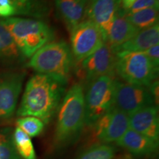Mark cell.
Wrapping results in <instances>:
<instances>
[{"instance_id":"cell-1","label":"cell","mask_w":159,"mask_h":159,"mask_svg":"<svg viewBox=\"0 0 159 159\" xmlns=\"http://www.w3.org/2000/svg\"><path fill=\"white\" fill-rule=\"evenodd\" d=\"M66 85L45 75L32 76L26 84L17 116H34L49 123L64 97Z\"/></svg>"},{"instance_id":"cell-2","label":"cell","mask_w":159,"mask_h":159,"mask_svg":"<svg viewBox=\"0 0 159 159\" xmlns=\"http://www.w3.org/2000/svg\"><path fill=\"white\" fill-rule=\"evenodd\" d=\"M84 89L75 83L66 93L57 112L54 134L56 146L63 147L78 138L85 125Z\"/></svg>"},{"instance_id":"cell-3","label":"cell","mask_w":159,"mask_h":159,"mask_svg":"<svg viewBox=\"0 0 159 159\" xmlns=\"http://www.w3.org/2000/svg\"><path fill=\"white\" fill-rule=\"evenodd\" d=\"M14 40L25 58H30L36 52L55 39V33L42 20L23 17L0 19Z\"/></svg>"},{"instance_id":"cell-4","label":"cell","mask_w":159,"mask_h":159,"mask_svg":"<svg viewBox=\"0 0 159 159\" xmlns=\"http://www.w3.org/2000/svg\"><path fill=\"white\" fill-rule=\"evenodd\" d=\"M28 66L39 74L47 75L67 85L74 68V57L66 42L52 41L30 57Z\"/></svg>"},{"instance_id":"cell-5","label":"cell","mask_w":159,"mask_h":159,"mask_svg":"<svg viewBox=\"0 0 159 159\" xmlns=\"http://www.w3.org/2000/svg\"><path fill=\"white\" fill-rule=\"evenodd\" d=\"M115 82L114 77L105 75L89 83L84 93L85 125L93 127L114 107Z\"/></svg>"},{"instance_id":"cell-6","label":"cell","mask_w":159,"mask_h":159,"mask_svg":"<svg viewBox=\"0 0 159 159\" xmlns=\"http://www.w3.org/2000/svg\"><path fill=\"white\" fill-rule=\"evenodd\" d=\"M115 72L125 82L149 86L158 77L156 67L143 52L116 54Z\"/></svg>"},{"instance_id":"cell-7","label":"cell","mask_w":159,"mask_h":159,"mask_svg":"<svg viewBox=\"0 0 159 159\" xmlns=\"http://www.w3.org/2000/svg\"><path fill=\"white\" fill-rule=\"evenodd\" d=\"M71 50L75 62L80 63L106 43L104 34L96 24L83 19L70 31Z\"/></svg>"},{"instance_id":"cell-8","label":"cell","mask_w":159,"mask_h":159,"mask_svg":"<svg viewBox=\"0 0 159 159\" xmlns=\"http://www.w3.org/2000/svg\"><path fill=\"white\" fill-rule=\"evenodd\" d=\"M152 105H156V102L148 86L133 85L116 80L114 96L115 108L129 116Z\"/></svg>"},{"instance_id":"cell-9","label":"cell","mask_w":159,"mask_h":159,"mask_svg":"<svg viewBox=\"0 0 159 159\" xmlns=\"http://www.w3.org/2000/svg\"><path fill=\"white\" fill-rule=\"evenodd\" d=\"M25 76L24 71H0V121L7 120L14 114Z\"/></svg>"},{"instance_id":"cell-10","label":"cell","mask_w":159,"mask_h":159,"mask_svg":"<svg viewBox=\"0 0 159 159\" xmlns=\"http://www.w3.org/2000/svg\"><path fill=\"white\" fill-rule=\"evenodd\" d=\"M116 56L112 48L105 43L98 50L80 62L79 73L81 77L91 83L99 77H114Z\"/></svg>"},{"instance_id":"cell-11","label":"cell","mask_w":159,"mask_h":159,"mask_svg":"<svg viewBox=\"0 0 159 159\" xmlns=\"http://www.w3.org/2000/svg\"><path fill=\"white\" fill-rule=\"evenodd\" d=\"M93 127L97 139L102 144L116 142L129 129V116L113 107Z\"/></svg>"},{"instance_id":"cell-12","label":"cell","mask_w":159,"mask_h":159,"mask_svg":"<svg viewBox=\"0 0 159 159\" xmlns=\"http://www.w3.org/2000/svg\"><path fill=\"white\" fill-rule=\"evenodd\" d=\"M89 3L88 20L98 26L107 40L109 29L121 7V0H90Z\"/></svg>"},{"instance_id":"cell-13","label":"cell","mask_w":159,"mask_h":159,"mask_svg":"<svg viewBox=\"0 0 159 159\" xmlns=\"http://www.w3.org/2000/svg\"><path fill=\"white\" fill-rule=\"evenodd\" d=\"M129 128L148 137L151 140L158 142V107L156 105L148 106L129 115Z\"/></svg>"},{"instance_id":"cell-14","label":"cell","mask_w":159,"mask_h":159,"mask_svg":"<svg viewBox=\"0 0 159 159\" xmlns=\"http://www.w3.org/2000/svg\"><path fill=\"white\" fill-rule=\"evenodd\" d=\"M140 31L126 19L124 12L119 9L107 35L106 43L113 50L124 44Z\"/></svg>"},{"instance_id":"cell-15","label":"cell","mask_w":159,"mask_h":159,"mask_svg":"<svg viewBox=\"0 0 159 159\" xmlns=\"http://www.w3.org/2000/svg\"><path fill=\"white\" fill-rule=\"evenodd\" d=\"M159 44V25L140 30L130 40L114 51L115 54L127 52H139L146 51L153 46Z\"/></svg>"},{"instance_id":"cell-16","label":"cell","mask_w":159,"mask_h":159,"mask_svg":"<svg viewBox=\"0 0 159 159\" xmlns=\"http://www.w3.org/2000/svg\"><path fill=\"white\" fill-rule=\"evenodd\" d=\"M116 144L136 156H150L156 152L158 147V142L151 140L130 128L117 141Z\"/></svg>"},{"instance_id":"cell-17","label":"cell","mask_w":159,"mask_h":159,"mask_svg":"<svg viewBox=\"0 0 159 159\" xmlns=\"http://www.w3.org/2000/svg\"><path fill=\"white\" fill-rule=\"evenodd\" d=\"M24 60L11 33L0 21V66H15Z\"/></svg>"},{"instance_id":"cell-18","label":"cell","mask_w":159,"mask_h":159,"mask_svg":"<svg viewBox=\"0 0 159 159\" xmlns=\"http://www.w3.org/2000/svg\"><path fill=\"white\" fill-rule=\"evenodd\" d=\"M55 4L69 31L83 20L85 7L80 0H55Z\"/></svg>"},{"instance_id":"cell-19","label":"cell","mask_w":159,"mask_h":159,"mask_svg":"<svg viewBox=\"0 0 159 159\" xmlns=\"http://www.w3.org/2000/svg\"><path fill=\"white\" fill-rule=\"evenodd\" d=\"M16 16H27L35 18L46 16L49 11L47 0H11Z\"/></svg>"},{"instance_id":"cell-20","label":"cell","mask_w":159,"mask_h":159,"mask_svg":"<svg viewBox=\"0 0 159 159\" xmlns=\"http://www.w3.org/2000/svg\"><path fill=\"white\" fill-rule=\"evenodd\" d=\"M126 19L139 30L158 24V8H148L132 13H125Z\"/></svg>"},{"instance_id":"cell-21","label":"cell","mask_w":159,"mask_h":159,"mask_svg":"<svg viewBox=\"0 0 159 159\" xmlns=\"http://www.w3.org/2000/svg\"><path fill=\"white\" fill-rule=\"evenodd\" d=\"M13 139L18 154L23 159H36V154L30 137L16 127L13 132Z\"/></svg>"},{"instance_id":"cell-22","label":"cell","mask_w":159,"mask_h":159,"mask_svg":"<svg viewBox=\"0 0 159 159\" xmlns=\"http://www.w3.org/2000/svg\"><path fill=\"white\" fill-rule=\"evenodd\" d=\"M0 159H21L16 150L11 128L0 129Z\"/></svg>"},{"instance_id":"cell-23","label":"cell","mask_w":159,"mask_h":159,"mask_svg":"<svg viewBox=\"0 0 159 159\" xmlns=\"http://www.w3.org/2000/svg\"><path fill=\"white\" fill-rule=\"evenodd\" d=\"M17 127L30 137L39 136L44 129V123L34 116L20 117L16 121Z\"/></svg>"},{"instance_id":"cell-24","label":"cell","mask_w":159,"mask_h":159,"mask_svg":"<svg viewBox=\"0 0 159 159\" xmlns=\"http://www.w3.org/2000/svg\"><path fill=\"white\" fill-rule=\"evenodd\" d=\"M116 150L108 144H98L91 146L78 159H113Z\"/></svg>"},{"instance_id":"cell-25","label":"cell","mask_w":159,"mask_h":159,"mask_svg":"<svg viewBox=\"0 0 159 159\" xmlns=\"http://www.w3.org/2000/svg\"><path fill=\"white\" fill-rule=\"evenodd\" d=\"M159 0H136L130 8L124 12L125 13H132L148 8H158Z\"/></svg>"},{"instance_id":"cell-26","label":"cell","mask_w":159,"mask_h":159,"mask_svg":"<svg viewBox=\"0 0 159 159\" xmlns=\"http://www.w3.org/2000/svg\"><path fill=\"white\" fill-rule=\"evenodd\" d=\"M144 52L148 56L151 62L158 68L159 66V44L150 47Z\"/></svg>"},{"instance_id":"cell-27","label":"cell","mask_w":159,"mask_h":159,"mask_svg":"<svg viewBox=\"0 0 159 159\" xmlns=\"http://www.w3.org/2000/svg\"><path fill=\"white\" fill-rule=\"evenodd\" d=\"M149 89H150L151 94H152V97L155 99V102L156 104L158 105V89H159V85H158V80H156L153 81L151 84L148 86Z\"/></svg>"},{"instance_id":"cell-28","label":"cell","mask_w":159,"mask_h":159,"mask_svg":"<svg viewBox=\"0 0 159 159\" xmlns=\"http://www.w3.org/2000/svg\"><path fill=\"white\" fill-rule=\"evenodd\" d=\"M136 1V0H121V7L122 11L124 12L128 11Z\"/></svg>"},{"instance_id":"cell-29","label":"cell","mask_w":159,"mask_h":159,"mask_svg":"<svg viewBox=\"0 0 159 159\" xmlns=\"http://www.w3.org/2000/svg\"><path fill=\"white\" fill-rule=\"evenodd\" d=\"M11 5V0H0V5Z\"/></svg>"},{"instance_id":"cell-30","label":"cell","mask_w":159,"mask_h":159,"mask_svg":"<svg viewBox=\"0 0 159 159\" xmlns=\"http://www.w3.org/2000/svg\"><path fill=\"white\" fill-rule=\"evenodd\" d=\"M80 1L81 2L83 3V5H84L85 7H86L87 5H89V1H90V0H80Z\"/></svg>"}]
</instances>
